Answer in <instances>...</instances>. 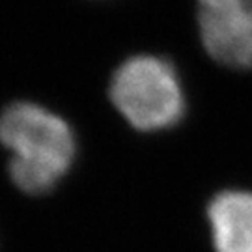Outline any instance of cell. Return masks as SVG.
I'll return each instance as SVG.
<instances>
[{"instance_id":"277c9868","label":"cell","mask_w":252,"mask_h":252,"mask_svg":"<svg viewBox=\"0 0 252 252\" xmlns=\"http://www.w3.org/2000/svg\"><path fill=\"white\" fill-rule=\"evenodd\" d=\"M217 252H252V192L226 190L207 206Z\"/></svg>"},{"instance_id":"6da1fadb","label":"cell","mask_w":252,"mask_h":252,"mask_svg":"<svg viewBox=\"0 0 252 252\" xmlns=\"http://www.w3.org/2000/svg\"><path fill=\"white\" fill-rule=\"evenodd\" d=\"M0 146L9 153L8 178L25 196L58 189L77 157V138L62 116L37 103H11L0 114Z\"/></svg>"},{"instance_id":"5b68a950","label":"cell","mask_w":252,"mask_h":252,"mask_svg":"<svg viewBox=\"0 0 252 252\" xmlns=\"http://www.w3.org/2000/svg\"><path fill=\"white\" fill-rule=\"evenodd\" d=\"M200 8H230V6H245L252 4V0H198Z\"/></svg>"},{"instance_id":"3957f363","label":"cell","mask_w":252,"mask_h":252,"mask_svg":"<svg viewBox=\"0 0 252 252\" xmlns=\"http://www.w3.org/2000/svg\"><path fill=\"white\" fill-rule=\"evenodd\" d=\"M200 39L215 62L252 67V4L230 8H200Z\"/></svg>"},{"instance_id":"7a4b0ae2","label":"cell","mask_w":252,"mask_h":252,"mask_svg":"<svg viewBox=\"0 0 252 252\" xmlns=\"http://www.w3.org/2000/svg\"><path fill=\"white\" fill-rule=\"evenodd\" d=\"M110 101L138 131H161L176 126L185 112L178 73L157 56H133L110 81Z\"/></svg>"}]
</instances>
